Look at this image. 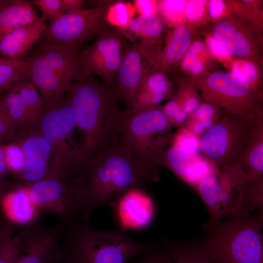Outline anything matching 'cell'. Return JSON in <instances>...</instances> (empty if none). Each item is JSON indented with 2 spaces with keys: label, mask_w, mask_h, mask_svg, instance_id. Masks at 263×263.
Wrapping results in <instances>:
<instances>
[{
  "label": "cell",
  "mask_w": 263,
  "mask_h": 263,
  "mask_svg": "<svg viewBox=\"0 0 263 263\" xmlns=\"http://www.w3.org/2000/svg\"><path fill=\"white\" fill-rule=\"evenodd\" d=\"M159 180L157 169L138 160L121 136L112 147L91 158L81 188V217L89 221L97 207L112 205L130 190Z\"/></svg>",
  "instance_id": "6da1fadb"
},
{
  "label": "cell",
  "mask_w": 263,
  "mask_h": 263,
  "mask_svg": "<svg viewBox=\"0 0 263 263\" xmlns=\"http://www.w3.org/2000/svg\"><path fill=\"white\" fill-rule=\"evenodd\" d=\"M64 96L83 135L82 146L91 158L117 142L121 136L123 111L110 85L99 82L93 75L83 76L69 84Z\"/></svg>",
  "instance_id": "7a4b0ae2"
},
{
  "label": "cell",
  "mask_w": 263,
  "mask_h": 263,
  "mask_svg": "<svg viewBox=\"0 0 263 263\" xmlns=\"http://www.w3.org/2000/svg\"><path fill=\"white\" fill-rule=\"evenodd\" d=\"M64 224L60 263H126L154 245L133 239L119 227L95 229L80 215Z\"/></svg>",
  "instance_id": "3957f363"
},
{
  "label": "cell",
  "mask_w": 263,
  "mask_h": 263,
  "mask_svg": "<svg viewBox=\"0 0 263 263\" xmlns=\"http://www.w3.org/2000/svg\"><path fill=\"white\" fill-rule=\"evenodd\" d=\"M76 127L73 110L64 96L58 104L45 108L36 128L51 146L52 172L72 183L82 185L91 158L83 147H72L68 142Z\"/></svg>",
  "instance_id": "277c9868"
},
{
  "label": "cell",
  "mask_w": 263,
  "mask_h": 263,
  "mask_svg": "<svg viewBox=\"0 0 263 263\" xmlns=\"http://www.w3.org/2000/svg\"><path fill=\"white\" fill-rule=\"evenodd\" d=\"M262 217H233L199 247L212 263H263Z\"/></svg>",
  "instance_id": "5b68a950"
},
{
  "label": "cell",
  "mask_w": 263,
  "mask_h": 263,
  "mask_svg": "<svg viewBox=\"0 0 263 263\" xmlns=\"http://www.w3.org/2000/svg\"><path fill=\"white\" fill-rule=\"evenodd\" d=\"M169 121L160 107L123 111L122 138L136 159L146 166H161L172 135Z\"/></svg>",
  "instance_id": "8992f818"
},
{
  "label": "cell",
  "mask_w": 263,
  "mask_h": 263,
  "mask_svg": "<svg viewBox=\"0 0 263 263\" xmlns=\"http://www.w3.org/2000/svg\"><path fill=\"white\" fill-rule=\"evenodd\" d=\"M203 99L224 111L252 120L263 118L261 96L244 76L232 72H206L194 80Z\"/></svg>",
  "instance_id": "52a82bcc"
},
{
  "label": "cell",
  "mask_w": 263,
  "mask_h": 263,
  "mask_svg": "<svg viewBox=\"0 0 263 263\" xmlns=\"http://www.w3.org/2000/svg\"><path fill=\"white\" fill-rule=\"evenodd\" d=\"M225 111L200 139L201 150L216 165L227 168L239 163L258 122Z\"/></svg>",
  "instance_id": "ba28073f"
},
{
  "label": "cell",
  "mask_w": 263,
  "mask_h": 263,
  "mask_svg": "<svg viewBox=\"0 0 263 263\" xmlns=\"http://www.w3.org/2000/svg\"><path fill=\"white\" fill-rule=\"evenodd\" d=\"M114 1L97 7L65 14L47 24L40 38L70 49L80 50L82 44L96 37L105 26L109 6Z\"/></svg>",
  "instance_id": "9c48e42d"
},
{
  "label": "cell",
  "mask_w": 263,
  "mask_h": 263,
  "mask_svg": "<svg viewBox=\"0 0 263 263\" xmlns=\"http://www.w3.org/2000/svg\"><path fill=\"white\" fill-rule=\"evenodd\" d=\"M26 186L37 218L42 212H48L65 223L81 215V187L59 177L46 178Z\"/></svg>",
  "instance_id": "30bf717a"
},
{
  "label": "cell",
  "mask_w": 263,
  "mask_h": 263,
  "mask_svg": "<svg viewBox=\"0 0 263 263\" xmlns=\"http://www.w3.org/2000/svg\"><path fill=\"white\" fill-rule=\"evenodd\" d=\"M121 35L115 29L105 26L96 39L81 53L80 68L83 76L96 75L111 85L118 71L122 56Z\"/></svg>",
  "instance_id": "8fae6325"
},
{
  "label": "cell",
  "mask_w": 263,
  "mask_h": 263,
  "mask_svg": "<svg viewBox=\"0 0 263 263\" xmlns=\"http://www.w3.org/2000/svg\"><path fill=\"white\" fill-rule=\"evenodd\" d=\"M26 225L20 232L22 254L15 263H60L63 257L61 240L64 223L47 227L38 219Z\"/></svg>",
  "instance_id": "7c38bea8"
},
{
  "label": "cell",
  "mask_w": 263,
  "mask_h": 263,
  "mask_svg": "<svg viewBox=\"0 0 263 263\" xmlns=\"http://www.w3.org/2000/svg\"><path fill=\"white\" fill-rule=\"evenodd\" d=\"M1 99L18 134L36 128L45 109L42 96L31 81L1 94Z\"/></svg>",
  "instance_id": "4fadbf2b"
},
{
  "label": "cell",
  "mask_w": 263,
  "mask_h": 263,
  "mask_svg": "<svg viewBox=\"0 0 263 263\" xmlns=\"http://www.w3.org/2000/svg\"><path fill=\"white\" fill-rule=\"evenodd\" d=\"M212 35L231 55L261 66V52L253 30L234 14L217 20Z\"/></svg>",
  "instance_id": "5bb4252c"
},
{
  "label": "cell",
  "mask_w": 263,
  "mask_h": 263,
  "mask_svg": "<svg viewBox=\"0 0 263 263\" xmlns=\"http://www.w3.org/2000/svg\"><path fill=\"white\" fill-rule=\"evenodd\" d=\"M15 140L20 145L25 156L23 169L19 176L22 185L57 177L52 171L49 163L52 154L51 146L37 128L18 134Z\"/></svg>",
  "instance_id": "9a60e30c"
},
{
  "label": "cell",
  "mask_w": 263,
  "mask_h": 263,
  "mask_svg": "<svg viewBox=\"0 0 263 263\" xmlns=\"http://www.w3.org/2000/svg\"><path fill=\"white\" fill-rule=\"evenodd\" d=\"M149 70L137 44L126 45L122 48V56L117 74L110 85L118 98L130 109L135 95Z\"/></svg>",
  "instance_id": "2e32d148"
},
{
  "label": "cell",
  "mask_w": 263,
  "mask_h": 263,
  "mask_svg": "<svg viewBox=\"0 0 263 263\" xmlns=\"http://www.w3.org/2000/svg\"><path fill=\"white\" fill-rule=\"evenodd\" d=\"M163 30L162 19L157 15H150L133 18L127 27L118 30L131 40L141 38V42L137 44L149 69H151L156 68L157 64Z\"/></svg>",
  "instance_id": "e0dca14e"
},
{
  "label": "cell",
  "mask_w": 263,
  "mask_h": 263,
  "mask_svg": "<svg viewBox=\"0 0 263 263\" xmlns=\"http://www.w3.org/2000/svg\"><path fill=\"white\" fill-rule=\"evenodd\" d=\"M119 227L141 229L147 226L154 215L150 198L142 189H135L119 198L113 204Z\"/></svg>",
  "instance_id": "ac0fdd59"
},
{
  "label": "cell",
  "mask_w": 263,
  "mask_h": 263,
  "mask_svg": "<svg viewBox=\"0 0 263 263\" xmlns=\"http://www.w3.org/2000/svg\"><path fill=\"white\" fill-rule=\"evenodd\" d=\"M24 60L30 65L31 82L42 96L45 108L60 102L71 83L58 75L37 53L33 52Z\"/></svg>",
  "instance_id": "d6986e66"
},
{
  "label": "cell",
  "mask_w": 263,
  "mask_h": 263,
  "mask_svg": "<svg viewBox=\"0 0 263 263\" xmlns=\"http://www.w3.org/2000/svg\"><path fill=\"white\" fill-rule=\"evenodd\" d=\"M195 188L208 210L210 225L216 229L222 218L232 214L233 190L218 174L205 178Z\"/></svg>",
  "instance_id": "ffe728a7"
},
{
  "label": "cell",
  "mask_w": 263,
  "mask_h": 263,
  "mask_svg": "<svg viewBox=\"0 0 263 263\" xmlns=\"http://www.w3.org/2000/svg\"><path fill=\"white\" fill-rule=\"evenodd\" d=\"M34 52L39 55L48 65L69 83L82 78L80 50H74L41 38Z\"/></svg>",
  "instance_id": "44dd1931"
},
{
  "label": "cell",
  "mask_w": 263,
  "mask_h": 263,
  "mask_svg": "<svg viewBox=\"0 0 263 263\" xmlns=\"http://www.w3.org/2000/svg\"><path fill=\"white\" fill-rule=\"evenodd\" d=\"M46 20H37L19 27L7 34L0 42V56L24 60L29 51L42 37Z\"/></svg>",
  "instance_id": "7402d4cb"
},
{
  "label": "cell",
  "mask_w": 263,
  "mask_h": 263,
  "mask_svg": "<svg viewBox=\"0 0 263 263\" xmlns=\"http://www.w3.org/2000/svg\"><path fill=\"white\" fill-rule=\"evenodd\" d=\"M175 96L167 75L158 69H151L148 71L130 109L142 111L154 108Z\"/></svg>",
  "instance_id": "603a6c76"
},
{
  "label": "cell",
  "mask_w": 263,
  "mask_h": 263,
  "mask_svg": "<svg viewBox=\"0 0 263 263\" xmlns=\"http://www.w3.org/2000/svg\"><path fill=\"white\" fill-rule=\"evenodd\" d=\"M263 119L257 124L236 168L247 181L263 179Z\"/></svg>",
  "instance_id": "cb8c5ba5"
},
{
  "label": "cell",
  "mask_w": 263,
  "mask_h": 263,
  "mask_svg": "<svg viewBox=\"0 0 263 263\" xmlns=\"http://www.w3.org/2000/svg\"><path fill=\"white\" fill-rule=\"evenodd\" d=\"M192 32L185 24L176 26L162 52L155 69L165 73L174 70L180 64L191 43Z\"/></svg>",
  "instance_id": "d4e9b609"
},
{
  "label": "cell",
  "mask_w": 263,
  "mask_h": 263,
  "mask_svg": "<svg viewBox=\"0 0 263 263\" xmlns=\"http://www.w3.org/2000/svg\"><path fill=\"white\" fill-rule=\"evenodd\" d=\"M39 18L36 9L26 0H0V42L15 29Z\"/></svg>",
  "instance_id": "484cf974"
},
{
  "label": "cell",
  "mask_w": 263,
  "mask_h": 263,
  "mask_svg": "<svg viewBox=\"0 0 263 263\" xmlns=\"http://www.w3.org/2000/svg\"><path fill=\"white\" fill-rule=\"evenodd\" d=\"M3 206L11 218L17 223L27 225L39 218L36 217L26 185L21 184L10 191L3 200Z\"/></svg>",
  "instance_id": "4316f807"
},
{
  "label": "cell",
  "mask_w": 263,
  "mask_h": 263,
  "mask_svg": "<svg viewBox=\"0 0 263 263\" xmlns=\"http://www.w3.org/2000/svg\"><path fill=\"white\" fill-rule=\"evenodd\" d=\"M30 65L27 61L0 56V94L19 83L31 81Z\"/></svg>",
  "instance_id": "83f0119b"
},
{
  "label": "cell",
  "mask_w": 263,
  "mask_h": 263,
  "mask_svg": "<svg viewBox=\"0 0 263 263\" xmlns=\"http://www.w3.org/2000/svg\"><path fill=\"white\" fill-rule=\"evenodd\" d=\"M196 156L181 147L169 143L164 153L161 166L169 169L179 178L188 183Z\"/></svg>",
  "instance_id": "f1b7e54d"
},
{
  "label": "cell",
  "mask_w": 263,
  "mask_h": 263,
  "mask_svg": "<svg viewBox=\"0 0 263 263\" xmlns=\"http://www.w3.org/2000/svg\"><path fill=\"white\" fill-rule=\"evenodd\" d=\"M20 232L13 237L10 225H5L0 235V263H15L21 251Z\"/></svg>",
  "instance_id": "f546056e"
},
{
  "label": "cell",
  "mask_w": 263,
  "mask_h": 263,
  "mask_svg": "<svg viewBox=\"0 0 263 263\" xmlns=\"http://www.w3.org/2000/svg\"><path fill=\"white\" fill-rule=\"evenodd\" d=\"M135 10L131 2L114 1L108 7L106 16V23L121 30L128 26L134 18Z\"/></svg>",
  "instance_id": "4dcf8cb0"
},
{
  "label": "cell",
  "mask_w": 263,
  "mask_h": 263,
  "mask_svg": "<svg viewBox=\"0 0 263 263\" xmlns=\"http://www.w3.org/2000/svg\"><path fill=\"white\" fill-rule=\"evenodd\" d=\"M187 1L172 0L158 1L157 13L159 12L170 25L177 26L182 24L181 21L185 17V9Z\"/></svg>",
  "instance_id": "1f68e13d"
},
{
  "label": "cell",
  "mask_w": 263,
  "mask_h": 263,
  "mask_svg": "<svg viewBox=\"0 0 263 263\" xmlns=\"http://www.w3.org/2000/svg\"><path fill=\"white\" fill-rule=\"evenodd\" d=\"M5 160L10 172L18 176L21 173L25 162L23 150L16 140L2 144Z\"/></svg>",
  "instance_id": "d6a6232c"
},
{
  "label": "cell",
  "mask_w": 263,
  "mask_h": 263,
  "mask_svg": "<svg viewBox=\"0 0 263 263\" xmlns=\"http://www.w3.org/2000/svg\"><path fill=\"white\" fill-rule=\"evenodd\" d=\"M168 249L173 263H212L199 248L171 245Z\"/></svg>",
  "instance_id": "836d02e7"
},
{
  "label": "cell",
  "mask_w": 263,
  "mask_h": 263,
  "mask_svg": "<svg viewBox=\"0 0 263 263\" xmlns=\"http://www.w3.org/2000/svg\"><path fill=\"white\" fill-rule=\"evenodd\" d=\"M170 144L187 150L190 153L199 155L201 150L200 139L188 128L182 127L172 135Z\"/></svg>",
  "instance_id": "e575fe53"
},
{
  "label": "cell",
  "mask_w": 263,
  "mask_h": 263,
  "mask_svg": "<svg viewBox=\"0 0 263 263\" xmlns=\"http://www.w3.org/2000/svg\"><path fill=\"white\" fill-rule=\"evenodd\" d=\"M231 71L240 74L248 80L252 88L259 94V73L258 67L247 60L238 58L231 63Z\"/></svg>",
  "instance_id": "d590c367"
},
{
  "label": "cell",
  "mask_w": 263,
  "mask_h": 263,
  "mask_svg": "<svg viewBox=\"0 0 263 263\" xmlns=\"http://www.w3.org/2000/svg\"><path fill=\"white\" fill-rule=\"evenodd\" d=\"M18 135L14 124L7 113L0 94V142L9 143L14 140Z\"/></svg>",
  "instance_id": "8d00e7d4"
},
{
  "label": "cell",
  "mask_w": 263,
  "mask_h": 263,
  "mask_svg": "<svg viewBox=\"0 0 263 263\" xmlns=\"http://www.w3.org/2000/svg\"><path fill=\"white\" fill-rule=\"evenodd\" d=\"M34 3L42 12L41 18L54 21L65 14L61 0H34Z\"/></svg>",
  "instance_id": "74e56055"
},
{
  "label": "cell",
  "mask_w": 263,
  "mask_h": 263,
  "mask_svg": "<svg viewBox=\"0 0 263 263\" xmlns=\"http://www.w3.org/2000/svg\"><path fill=\"white\" fill-rule=\"evenodd\" d=\"M222 110L218 106L204 100L193 112L189 114L190 121L199 122L207 119L218 120L222 113Z\"/></svg>",
  "instance_id": "f35d334b"
},
{
  "label": "cell",
  "mask_w": 263,
  "mask_h": 263,
  "mask_svg": "<svg viewBox=\"0 0 263 263\" xmlns=\"http://www.w3.org/2000/svg\"><path fill=\"white\" fill-rule=\"evenodd\" d=\"M136 263H173V262L168 248H161L154 245L143 253Z\"/></svg>",
  "instance_id": "ab89813d"
},
{
  "label": "cell",
  "mask_w": 263,
  "mask_h": 263,
  "mask_svg": "<svg viewBox=\"0 0 263 263\" xmlns=\"http://www.w3.org/2000/svg\"><path fill=\"white\" fill-rule=\"evenodd\" d=\"M206 0L188 1L185 9V17L192 22L198 21L205 13Z\"/></svg>",
  "instance_id": "60d3db41"
},
{
  "label": "cell",
  "mask_w": 263,
  "mask_h": 263,
  "mask_svg": "<svg viewBox=\"0 0 263 263\" xmlns=\"http://www.w3.org/2000/svg\"><path fill=\"white\" fill-rule=\"evenodd\" d=\"M158 2V1L152 0H134L135 13L139 16H157Z\"/></svg>",
  "instance_id": "b9f144b4"
},
{
  "label": "cell",
  "mask_w": 263,
  "mask_h": 263,
  "mask_svg": "<svg viewBox=\"0 0 263 263\" xmlns=\"http://www.w3.org/2000/svg\"><path fill=\"white\" fill-rule=\"evenodd\" d=\"M208 45L214 55L222 60H231V53L213 37L207 39Z\"/></svg>",
  "instance_id": "7bdbcfd3"
},
{
  "label": "cell",
  "mask_w": 263,
  "mask_h": 263,
  "mask_svg": "<svg viewBox=\"0 0 263 263\" xmlns=\"http://www.w3.org/2000/svg\"><path fill=\"white\" fill-rule=\"evenodd\" d=\"M225 9V3L223 0H211L208 2L209 14L213 19H221Z\"/></svg>",
  "instance_id": "ee69618b"
},
{
  "label": "cell",
  "mask_w": 263,
  "mask_h": 263,
  "mask_svg": "<svg viewBox=\"0 0 263 263\" xmlns=\"http://www.w3.org/2000/svg\"><path fill=\"white\" fill-rule=\"evenodd\" d=\"M181 108L180 103L176 95L170 99L164 105L160 107L162 112L169 122Z\"/></svg>",
  "instance_id": "f6af8a7d"
},
{
  "label": "cell",
  "mask_w": 263,
  "mask_h": 263,
  "mask_svg": "<svg viewBox=\"0 0 263 263\" xmlns=\"http://www.w3.org/2000/svg\"><path fill=\"white\" fill-rule=\"evenodd\" d=\"M61 2L65 14L74 13L85 9L83 0H61Z\"/></svg>",
  "instance_id": "bcb514c9"
},
{
  "label": "cell",
  "mask_w": 263,
  "mask_h": 263,
  "mask_svg": "<svg viewBox=\"0 0 263 263\" xmlns=\"http://www.w3.org/2000/svg\"><path fill=\"white\" fill-rule=\"evenodd\" d=\"M4 177L0 174V220L1 217V211H2L3 200L7 193L14 188L5 181Z\"/></svg>",
  "instance_id": "7dc6e473"
},
{
  "label": "cell",
  "mask_w": 263,
  "mask_h": 263,
  "mask_svg": "<svg viewBox=\"0 0 263 263\" xmlns=\"http://www.w3.org/2000/svg\"><path fill=\"white\" fill-rule=\"evenodd\" d=\"M205 69L204 64L197 58L190 67L188 73L194 76V80L204 74Z\"/></svg>",
  "instance_id": "c3c4849f"
},
{
  "label": "cell",
  "mask_w": 263,
  "mask_h": 263,
  "mask_svg": "<svg viewBox=\"0 0 263 263\" xmlns=\"http://www.w3.org/2000/svg\"><path fill=\"white\" fill-rule=\"evenodd\" d=\"M188 114L182 108H181L174 114L170 121L172 126H179L184 123L187 119Z\"/></svg>",
  "instance_id": "681fc988"
},
{
  "label": "cell",
  "mask_w": 263,
  "mask_h": 263,
  "mask_svg": "<svg viewBox=\"0 0 263 263\" xmlns=\"http://www.w3.org/2000/svg\"><path fill=\"white\" fill-rule=\"evenodd\" d=\"M205 48V43L200 40L195 41L191 43L188 51L197 56L201 53Z\"/></svg>",
  "instance_id": "f907efd6"
},
{
  "label": "cell",
  "mask_w": 263,
  "mask_h": 263,
  "mask_svg": "<svg viewBox=\"0 0 263 263\" xmlns=\"http://www.w3.org/2000/svg\"><path fill=\"white\" fill-rule=\"evenodd\" d=\"M9 172L10 171L5 162L2 144L0 142V174L4 176Z\"/></svg>",
  "instance_id": "816d5d0a"
},
{
  "label": "cell",
  "mask_w": 263,
  "mask_h": 263,
  "mask_svg": "<svg viewBox=\"0 0 263 263\" xmlns=\"http://www.w3.org/2000/svg\"><path fill=\"white\" fill-rule=\"evenodd\" d=\"M192 123L190 130L196 135H202L205 132V130L199 122L190 121Z\"/></svg>",
  "instance_id": "f5cc1de1"
},
{
  "label": "cell",
  "mask_w": 263,
  "mask_h": 263,
  "mask_svg": "<svg viewBox=\"0 0 263 263\" xmlns=\"http://www.w3.org/2000/svg\"><path fill=\"white\" fill-rule=\"evenodd\" d=\"M217 121L213 119H207L202 120L199 122L201 124L205 130L207 131L213 126Z\"/></svg>",
  "instance_id": "db71d44e"
},
{
  "label": "cell",
  "mask_w": 263,
  "mask_h": 263,
  "mask_svg": "<svg viewBox=\"0 0 263 263\" xmlns=\"http://www.w3.org/2000/svg\"><path fill=\"white\" fill-rule=\"evenodd\" d=\"M3 227L0 228V235L1 231V230H2V228H3Z\"/></svg>",
  "instance_id": "11a10c76"
}]
</instances>
